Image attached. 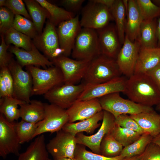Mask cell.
I'll return each instance as SVG.
<instances>
[{"label": "cell", "instance_id": "obj_1", "mask_svg": "<svg viewBox=\"0 0 160 160\" xmlns=\"http://www.w3.org/2000/svg\"><path fill=\"white\" fill-rule=\"evenodd\" d=\"M129 99L152 107L160 102V91L147 73H134L127 79L124 92Z\"/></svg>", "mask_w": 160, "mask_h": 160}, {"label": "cell", "instance_id": "obj_2", "mask_svg": "<svg viewBox=\"0 0 160 160\" xmlns=\"http://www.w3.org/2000/svg\"><path fill=\"white\" fill-rule=\"evenodd\" d=\"M116 59L101 54L92 60L82 79L87 86L108 82L121 76Z\"/></svg>", "mask_w": 160, "mask_h": 160}, {"label": "cell", "instance_id": "obj_3", "mask_svg": "<svg viewBox=\"0 0 160 160\" xmlns=\"http://www.w3.org/2000/svg\"><path fill=\"white\" fill-rule=\"evenodd\" d=\"M25 69L32 77V95H44L54 87L64 84L63 74L56 66L42 69L29 65L26 66Z\"/></svg>", "mask_w": 160, "mask_h": 160}, {"label": "cell", "instance_id": "obj_4", "mask_svg": "<svg viewBox=\"0 0 160 160\" xmlns=\"http://www.w3.org/2000/svg\"><path fill=\"white\" fill-rule=\"evenodd\" d=\"M101 54L97 31L82 28L74 43L71 53L72 58L91 61Z\"/></svg>", "mask_w": 160, "mask_h": 160}, {"label": "cell", "instance_id": "obj_5", "mask_svg": "<svg viewBox=\"0 0 160 160\" xmlns=\"http://www.w3.org/2000/svg\"><path fill=\"white\" fill-rule=\"evenodd\" d=\"M119 93H111L98 98L102 110L111 113L115 118L121 114H135L154 110L152 107L123 98Z\"/></svg>", "mask_w": 160, "mask_h": 160}, {"label": "cell", "instance_id": "obj_6", "mask_svg": "<svg viewBox=\"0 0 160 160\" xmlns=\"http://www.w3.org/2000/svg\"><path fill=\"white\" fill-rule=\"evenodd\" d=\"M113 20L108 8L92 0L83 8L80 21L82 28L97 30L105 27Z\"/></svg>", "mask_w": 160, "mask_h": 160}, {"label": "cell", "instance_id": "obj_7", "mask_svg": "<svg viewBox=\"0 0 160 160\" xmlns=\"http://www.w3.org/2000/svg\"><path fill=\"white\" fill-rule=\"evenodd\" d=\"M86 87L82 82L78 85L64 83L50 90L44 97L50 103L67 109L77 100Z\"/></svg>", "mask_w": 160, "mask_h": 160}, {"label": "cell", "instance_id": "obj_8", "mask_svg": "<svg viewBox=\"0 0 160 160\" xmlns=\"http://www.w3.org/2000/svg\"><path fill=\"white\" fill-rule=\"evenodd\" d=\"M61 70L64 84H75L83 79L91 61L78 60L62 55L51 60Z\"/></svg>", "mask_w": 160, "mask_h": 160}, {"label": "cell", "instance_id": "obj_9", "mask_svg": "<svg viewBox=\"0 0 160 160\" xmlns=\"http://www.w3.org/2000/svg\"><path fill=\"white\" fill-rule=\"evenodd\" d=\"M13 81V97L17 99L29 103L32 96L33 80L32 76L27 71L13 58L8 65Z\"/></svg>", "mask_w": 160, "mask_h": 160}, {"label": "cell", "instance_id": "obj_10", "mask_svg": "<svg viewBox=\"0 0 160 160\" xmlns=\"http://www.w3.org/2000/svg\"><path fill=\"white\" fill-rule=\"evenodd\" d=\"M44 105V118L40 121L33 138L44 133L57 132L62 129L65 125L68 122L66 109L51 103H45Z\"/></svg>", "mask_w": 160, "mask_h": 160}, {"label": "cell", "instance_id": "obj_11", "mask_svg": "<svg viewBox=\"0 0 160 160\" xmlns=\"http://www.w3.org/2000/svg\"><path fill=\"white\" fill-rule=\"evenodd\" d=\"M20 144L15 126L0 113V156L5 159L11 153L18 156Z\"/></svg>", "mask_w": 160, "mask_h": 160}, {"label": "cell", "instance_id": "obj_12", "mask_svg": "<svg viewBox=\"0 0 160 160\" xmlns=\"http://www.w3.org/2000/svg\"><path fill=\"white\" fill-rule=\"evenodd\" d=\"M103 113L102 124L96 133L89 136L81 132L77 133L75 136L77 144L87 146L92 152L99 154L102 139L105 135L111 132L115 124V117L111 113L105 111H103Z\"/></svg>", "mask_w": 160, "mask_h": 160}, {"label": "cell", "instance_id": "obj_13", "mask_svg": "<svg viewBox=\"0 0 160 160\" xmlns=\"http://www.w3.org/2000/svg\"><path fill=\"white\" fill-rule=\"evenodd\" d=\"M77 144L75 136L61 129L49 140L46 148L53 159L63 157L73 158Z\"/></svg>", "mask_w": 160, "mask_h": 160}, {"label": "cell", "instance_id": "obj_14", "mask_svg": "<svg viewBox=\"0 0 160 160\" xmlns=\"http://www.w3.org/2000/svg\"><path fill=\"white\" fill-rule=\"evenodd\" d=\"M140 46L137 40L131 41L126 35L116 60L121 73L129 78L134 73Z\"/></svg>", "mask_w": 160, "mask_h": 160}, {"label": "cell", "instance_id": "obj_15", "mask_svg": "<svg viewBox=\"0 0 160 160\" xmlns=\"http://www.w3.org/2000/svg\"><path fill=\"white\" fill-rule=\"evenodd\" d=\"M57 31L60 47L64 51L63 55L71 54L76 38L82 27L78 15L63 21L58 26Z\"/></svg>", "mask_w": 160, "mask_h": 160}, {"label": "cell", "instance_id": "obj_16", "mask_svg": "<svg viewBox=\"0 0 160 160\" xmlns=\"http://www.w3.org/2000/svg\"><path fill=\"white\" fill-rule=\"evenodd\" d=\"M127 79L120 76L107 82L87 86L77 100H84L98 98L116 92H124Z\"/></svg>", "mask_w": 160, "mask_h": 160}, {"label": "cell", "instance_id": "obj_17", "mask_svg": "<svg viewBox=\"0 0 160 160\" xmlns=\"http://www.w3.org/2000/svg\"><path fill=\"white\" fill-rule=\"evenodd\" d=\"M97 31L101 54L115 59L121 48L115 25L108 24Z\"/></svg>", "mask_w": 160, "mask_h": 160}, {"label": "cell", "instance_id": "obj_18", "mask_svg": "<svg viewBox=\"0 0 160 160\" xmlns=\"http://www.w3.org/2000/svg\"><path fill=\"white\" fill-rule=\"evenodd\" d=\"M8 50L15 55L17 61L22 67L33 65L41 66L45 69L54 65L51 61L40 53L33 42L32 49L30 51L15 46H10Z\"/></svg>", "mask_w": 160, "mask_h": 160}, {"label": "cell", "instance_id": "obj_19", "mask_svg": "<svg viewBox=\"0 0 160 160\" xmlns=\"http://www.w3.org/2000/svg\"><path fill=\"white\" fill-rule=\"evenodd\" d=\"M98 98L76 101L66 109L68 123L81 121L93 116L102 111Z\"/></svg>", "mask_w": 160, "mask_h": 160}, {"label": "cell", "instance_id": "obj_20", "mask_svg": "<svg viewBox=\"0 0 160 160\" xmlns=\"http://www.w3.org/2000/svg\"><path fill=\"white\" fill-rule=\"evenodd\" d=\"M55 27L49 20L43 31L33 39V42L37 48L41 50L50 60L55 51L60 47Z\"/></svg>", "mask_w": 160, "mask_h": 160}, {"label": "cell", "instance_id": "obj_21", "mask_svg": "<svg viewBox=\"0 0 160 160\" xmlns=\"http://www.w3.org/2000/svg\"><path fill=\"white\" fill-rule=\"evenodd\" d=\"M160 64V47H140L134 73H147Z\"/></svg>", "mask_w": 160, "mask_h": 160}, {"label": "cell", "instance_id": "obj_22", "mask_svg": "<svg viewBox=\"0 0 160 160\" xmlns=\"http://www.w3.org/2000/svg\"><path fill=\"white\" fill-rule=\"evenodd\" d=\"M129 116L145 133L153 137L160 133V115L154 110Z\"/></svg>", "mask_w": 160, "mask_h": 160}, {"label": "cell", "instance_id": "obj_23", "mask_svg": "<svg viewBox=\"0 0 160 160\" xmlns=\"http://www.w3.org/2000/svg\"><path fill=\"white\" fill-rule=\"evenodd\" d=\"M126 35L132 42L136 39L143 20L136 0H128Z\"/></svg>", "mask_w": 160, "mask_h": 160}, {"label": "cell", "instance_id": "obj_24", "mask_svg": "<svg viewBox=\"0 0 160 160\" xmlns=\"http://www.w3.org/2000/svg\"><path fill=\"white\" fill-rule=\"evenodd\" d=\"M103 115L102 110L85 120L76 123L68 122L65 125L62 129L74 136L77 133L83 132L92 134L100 125V124L98 123V122L103 120Z\"/></svg>", "mask_w": 160, "mask_h": 160}, {"label": "cell", "instance_id": "obj_25", "mask_svg": "<svg viewBox=\"0 0 160 160\" xmlns=\"http://www.w3.org/2000/svg\"><path fill=\"white\" fill-rule=\"evenodd\" d=\"M20 116L22 120L31 123H37L42 120L44 117V103L37 100H31L19 105Z\"/></svg>", "mask_w": 160, "mask_h": 160}, {"label": "cell", "instance_id": "obj_26", "mask_svg": "<svg viewBox=\"0 0 160 160\" xmlns=\"http://www.w3.org/2000/svg\"><path fill=\"white\" fill-rule=\"evenodd\" d=\"M49 153L44 135L36 137L24 152L20 153L17 160H48Z\"/></svg>", "mask_w": 160, "mask_h": 160}, {"label": "cell", "instance_id": "obj_27", "mask_svg": "<svg viewBox=\"0 0 160 160\" xmlns=\"http://www.w3.org/2000/svg\"><path fill=\"white\" fill-rule=\"evenodd\" d=\"M156 39V27L155 21L153 20H143L136 39L140 47L147 48L157 47Z\"/></svg>", "mask_w": 160, "mask_h": 160}, {"label": "cell", "instance_id": "obj_28", "mask_svg": "<svg viewBox=\"0 0 160 160\" xmlns=\"http://www.w3.org/2000/svg\"><path fill=\"white\" fill-rule=\"evenodd\" d=\"M110 9L115 22V26L120 42L121 44L123 45L126 36L127 22L126 16L127 15V10L123 0H115Z\"/></svg>", "mask_w": 160, "mask_h": 160}, {"label": "cell", "instance_id": "obj_29", "mask_svg": "<svg viewBox=\"0 0 160 160\" xmlns=\"http://www.w3.org/2000/svg\"><path fill=\"white\" fill-rule=\"evenodd\" d=\"M24 1L38 34H41L46 19L50 18L49 13L36 0H25Z\"/></svg>", "mask_w": 160, "mask_h": 160}, {"label": "cell", "instance_id": "obj_30", "mask_svg": "<svg viewBox=\"0 0 160 160\" xmlns=\"http://www.w3.org/2000/svg\"><path fill=\"white\" fill-rule=\"evenodd\" d=\"M26 102L13 96H7L0 98V112L10 122L17 120L20 117L18 105Z\"/></svg>", "mask_w": 160, "mask_h": 160}, {"label": "cell", "instance_id": "obj_31", "mask_svg": "<svg viewBox=\"0 0 160 160\" xmlns=\"http://www.w3.org/2000/svg\"><path fill=\"white\" fill-rule=\"evenodd\" d=\"M36 0L48 11L50 16L49 20L55 26L75 16L74 13L59 7L47 0Z\"/></svg>", "mask_w": 160, "mask_h": 160}, {"label": "cell", "instance_id": "obj_32", "mask_svg": "<svg viewBox=\"0 0 160 160\" xmlns=\"http://www.w3.org/2000/svg\"><path fill=\"white\" fill-rule=\"evenodd\" d=\"M2 35H3L7 44H12L15 46L26 51H30L32 49L33 42L31 38L13 27L8 29Z\"/></svg>", "mask_w": 160, "mask_h": 160}, {"label": "cell", "instance_id": "obj_33", "mask_svg": "<svg viewBox=\"0 0 160 160\" xmlns=\"http://www.w3.org/2000/svg\"><path fill=\"white\" fill-rule=\"evenodd\" d=\"M153 137L149 134L144 133L132 144L124 147L121 155L125 158L141 155L152 142Z\"/></svg>", "mask_w": 160, "mask_h": 160}, {"label": "cell", "instance_id": "obj_34", "mask_svg": "<svg viewBox=\"0 0 160 160\" xmlns=\"http://www.w3.org/2000/svg\"><path fill=\"white\" fill-rule=\"evenodd\" d=\"M123 148L110 132L105 135L101 141L100 154L109 157L116 156L121 155Z\"/></svg>", "mask_w": 160, "mask_h": 160}, {"label": "cell", "instance_id": "obj_35", "mask_svg": "<svg viewBox=\"0 0 160 160\" xmlns=\"http://www.w3.org/2000/svg\"><path fill=\"white\" fill-rule=\"evenodd\" d=\"M110 133L115 139L124 147L132 144L142 135L132 130L122 127L116 123Z\"/></svg>", "mask_w": 160, "mask_h": 160}, {"label": "cell", "instance_id": "obj_36", "mask_svg": "<svg viewBox=\"0 0 160 160\" xmlns=\"http://www.w3.org/2000/svg\"><path fill=\"white\" fill-rule=\"evenodd\" d=\"M40 121L31 123L21 120L15 122V129L21 144L28 142L33 138Z\"/></svg>", "mask_w": 160, "mask_h": 160}, {"label": "cell", "instance_id": "obj_37", "mask_svg": "<svg viewBox=\"0 0 160 160\" xmlns=\"http://www.w3.org/2000/svg\"><path fill=\"white\" fill-rule=\"evenodd\" d=\"M12 27L31 38L34 39L38 34L33 22L21 15H15Z\"/></svg>", "mask_w": 160, "mask_h": 160}, {"label": "cell", "instance_id": "obj_38", "mask_svg": "<svg viewBox=\"0 0 160 160\" xmlns=\"http://www.w3.org/2000/svg\"><path fill=\"white\" fill-rule=\"evenodd\" d=\"M85 145L77 144L74 153L76 160H123L124 158L121 155L109 157L95 153L87 150Z\"/></svg>", "mask_w": 160, "mask_h": 160}, {"label": "cell", "instance_id": "obj_39", "mask_svg": "<svg viewBox=\"0 0 160 160\" xmlns=\"http://www.w3.org/2000/svg\"><path fill=\"white\" fill-rule=\"evenodd\" d=\"M143 20H153L160 15V7L150 0H136Z\"/></svg>", "mask_w": 160, "mask_h": 160}, {"label": "cell", "instance_id": "obj_40", "mask_svg": "<svg viewBox=\"0 0 160 160\" xmlns=\"http://www.w3.org/2000/svg\"><path fill=\"white\" fill-rule=\"evenodd\" d=\"M115 123L119 126L135 131L141 135L145 132L137 123L127 114L120 115L115 118Z\"/></svg>", "mask_w": 160, "mask_h": 160}, {"label": "cell", "instance_id": "obj_41", "mask_svg": "<svg viewBox=\"0 0 160 160\" xmlns=\"http://www.w3.org/2000/svg\"><path fill=\"white\" fill-rule=\"evenodd\" d=\"M15 15L7 8L3 7L0 8V31L1 34L12 27Z\"/></svg>", "mask_w": 160, "mask_h": 160}, {"label": "cell", "instance_id": "obj_42", "mask_svg": "<svg viewBox=\"0 0 160 160\" xmlns=\"http://www.w3.org/2000/svg\"><path fill=\"white\" fill-rule=\"evenodd\" d=\"M5 7L9 9L15 15H23L29 20H32L22 0H7Z\"/></svg>", "mask_w": 160, "mask_h": 160}, {"label": "cell", "instance_id": "obj_43", "mask_svg": "<svg viewBox=\"0 0 160 160\" xmlns=\"http://www.w3.org/2000/svg\"><path fill=\"white\" fill-rule=\"evenodd\" d=\"M139 160H160V147L151 142L140 155Z\"/></svg>", "mask_w": 160, "mask_h": 160}, {"label": "cell", "instance_id": "obj_44", "mask_svg": "<svg viewBox=\"0 0 160 160\" xmlns=\"http://www.w3.org/2000/svg\"><path fill=\"white\" fill-rule=\"evenodd\" d=\"M1 43L0 45V68L7 66L12 59V56L7 52L10 45L5 42L3 35L1 34Z\"/></svg>", "mask_w": 160, "mask_h": 160}, {"label": "cell", "instance_id": "obj_45", "mask_svg": "<svg viewBox=\"0 0 160 160\" xmlns=\"http://www.w3.org/2000/svg\"><path fill=\"white\" fill-rule=\"evenodd\" d=\"M0 75L4 79L7 86L9 96H12L13 93V81L10 71L8 66L0 68Z\"/></svg>", "mask_w": 160, "mask_h": 160}, {"label": "cell", "instance_id": "obj_46", "mask_svg": "<svg viewBox=\"0 0 160 160\" xmlns=\"http://www.w3.org/2000/svg\"><path fill=\"white\" fill-rule=\"evenodd\" d=\"M84 0H63L61 1L62 4L70 10L74 12L79 11L81 8Z\"/></svg>", "mask_w": 160, "mask_h": 160}, {"label": "cell", "instance_id": "obj_47", "mask_svg": "<svg viewBox=\"0 0 160 160\" xmlns=\"http://www.w3.org/2000/svg\"><path fill=\"white\" fill-rule=\"evenodd\" d=\"M147 73L152 79L160 91V64Z\"/></svg>", "mask_w": 160, "mask_h": 160}, {"label": "cell", "instance_id": "obj_48", "mask_svg": "<svg viewBox=\"0 0 160 160\" xmlns=\"http://www.w3.org/2000/svg\"><path fill=\"white\" fill-rule=\"evenodd\" d=\"M9 96L7 86L2 76L0 75V97Z\"/></svg>", "mask_w": 160, "mask_h": 160}, {"label": "cell", "instance_id": "obj_49", "mask_svg": "<svg viewBox=\"0 0 160 160\" xmlns=\"http://www.w3.org/2000/svg\"><path fill=\"white\" fill-rule=\"evenodd\" d=\"M94 2L104 5L110 9L114 4L115 0H93Z\"/></svg>", "mask_w": 160, "mask_h": 160}, {"label": "cell", "instance_id": "obj_50", "mask_svg": "<svg viewBox=\"0 0 160 160\" xmlns=\"http://www.w3.org/2000/svg\"><path fill=\"white\" fill-rule=\"evenodd\" d=\"M156 35L158 40V47H160V17L156 27Z\"/></svg>", "mask_w": 160, "mask_h": 160}, {"label": "cell", "instance_id": "obj_51", "mask_svg": "<svg viewBox=\"0 0 160 160\" xmlns=\"http://www.w3.org/2000/svg\"><path fill=\"white\" fill-rule=\"evenodd\" d=\"M152 142L160 147V133L153 137Z\"/></svg>", "mask_w": 160, "mask_h": 160}, {"label": "cell", "instance_id": "obj_52", "mask_svg": "<svg viewBox=\"0 0 160 160\" xmlns=\"http://www.w3.org/2000/svg\"><path fill=\"white\" fill-rule=\"evenodd\" d=\"M140 155L135 156L131 157L125 158L123 160H139Z\"/></svg>", "mask_w": 160, "mask_h": 160}, {"label": "cell", "instance_id": "obj_53", "mask_svg": "<svg viewBox=\"0 0 160 160\" xmlns=\"http://www.w3.org/2000/svg\"><path fill=\"white\" fill-rule=\"evenodd\" d=\"M53 160H76L74 158H71L67 157H63L54 159Z\"/></svg>", "mask_w": 160, "mask_h": 160}, {"label": "cell", "instance_id": "obj_54", "mask_svg": "<svg viewBox=\"0 0 160 160\" xmlns=\"http://www.w3.org/2000/svg\"><path fill=\"white\" fill-rule=\"evenodd\" d=\"M6 0H0V6L1 7L5 6Z\"/></svg>", "mask_w": 160, "mask_h": 160}, {"label": "cell", "instance_id": "obj_55", "mask_svg": "<svg viewBox=\"0 0 160 160\" xmlns=\"http://www.w3.org/2000/svg\"><path fill=\"white\" fill-rule=\"evenodd\" d=\"M156 109L157 111H160V102L156 105Z\"/></svg>", "mask_w": 160, "mask_h": 160}, {"label": "cell", "instance_id": "obj_56", "mask_svg": "<svg viewBox=\"0 0 160 160\" xmlns=\"http://www.w3.org/2000/svg\"><path fill=\"white\" fill-rule=\"evenodd\" d=\"M48 160H52L51 159H49H49H48Z\"/></svg>", "mask_w": 160, "mask_h": 160}]
</instances>
